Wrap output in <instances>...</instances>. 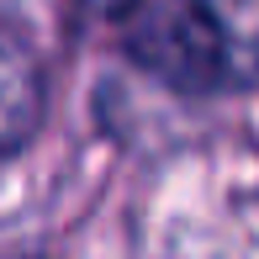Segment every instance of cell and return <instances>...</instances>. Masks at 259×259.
<instances>
[{"label": "cell", "mask_w": 259, "mask_h": 259, "mask_svg": "<svg viewBox=\"0 0 259 259\" xmlns=\"http://www.w3.org/2000/svg\"><path fill=\"white\" fill-rule=\"evenodd\" d=\"M127 48L180 90L259 85V0H148Z\"/></svg>", "instance_id": "6da1fadb"}, {"label": "cell", "mask_w": 259, "mask_h": 259, "mask_svg": "<svg viewBox=\"0 0 259 259\" xmlns=\"http://www.w3.org/2000/svg\"><path fill=\"white\" fill-rule=\"evenodd\" d=\"M42 116V69L21 32L0 21V159L16 154Z\"/></svg>", "instance_id": "7a4b0ae2"}, {"label": "cell", "mask_w": 259, "mask_h": 259, "mask_svg": "<svg viewBox=\"0 0 259 259\" xmlns=\"http://www.w3.org/2000/svg\"><path fill=\"white\" fill-rule=\"evenodd\" d=\"M90 6L106 11V16H122V11H133V6H138V0H90Z\"/></svg>", "instance_id": "3957f363"}]
</instances>
